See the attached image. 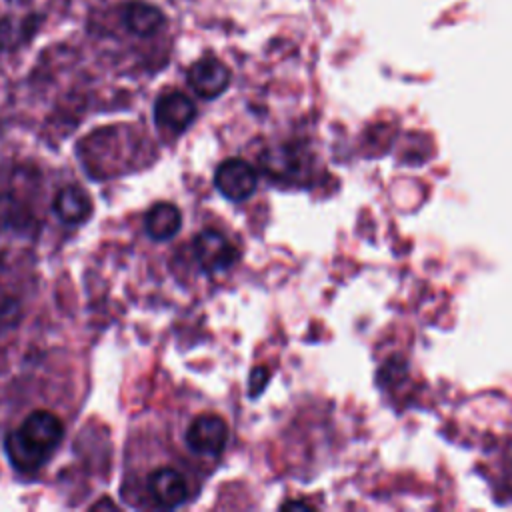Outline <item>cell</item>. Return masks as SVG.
Wrapping results in <instances>:
<instances>
[{
    "mask_svg": "<svg viewBox=\"0 0 512 512\" xmlns=\"http://www.w3.org/2000/svg\"><path fill=\"white\" fill-rule=\"evenodd\" d=\"M228 442V424L216 414L196 416L186 432V444L196 454L216 456Z\"/></svg>",
    "mask_w": 512,
    "mask_h": 512,
    "instance_id": "3",
    "label": "cell"
},
{
    "mask_svg": "<svg viewBox=\"0 0 512 512\" xmlns=\"http://www.w3.org/2000/svg\"><path fill=\"white\" fill-rule=\"evenodd\" d=\"M196 118L194 102L182 92L162 94L154 104V120L170 132H184Z\"/></svg>",
    "mask_w": 512,
    "mask_h": 512,
    "instance_id": "6",
    "label": "cell"
},
{
    "mask_svg": "<svg viewBox=\"0 0 512 512\" xmlns=\"http://www.w3.org/2000/svg\"><path fill=\"white\" fill-rule=\"evenodd\" d=\"M258 184L256 170L242 158L224 160L214 174V186L218 192L234 202H242L252 196Z\"/></svg>",
    "mask_w": 512,
    "mask_h": 512,
    "instance_id": "2",
    "label": "cell"
},
{
    "mask_svg": "<svg viewBox=\"0 0 512 512\" xmlns=\"http://www.w3.org/2000/svg\"><path fill=\"white\" fill-rule=\"evenodd\" d=\"M122 20L132 34L144 38L156 34L162 28L164 14L154 4H148L144 0H132L124 6Z\"/></svg>",
    "mask_w": 512,
    "mask_h": 512,
    "instance_id": "9",
    "label": "cell"
},
{
    "mask_svg": "<svg viewBox=\"0 0 512 512\" xmlns=\"http://www.w3.org/2000/svg\"><path fill=\"white\" fill-rule=\"evenodd\" d=\"M4 450H6V456L10 458L12 466L24 474H30V472H36L46 460H48V454L38 450L36 446H32L30 442H26L18 430L10 432L6 438H4Z\"/></svg>",
    "mask_w": 512,
    "mask_h": 512,
    "instance_id": "11",
    "label": "cell"
},
{
    "mask_svg": "<svg viewBox=\"0 0 512 512\" xmlns=\"http://www.w3.org/2000/svg\"><path fill=\"white\" fill-rule=\"evenodd\" d=\"M54 212L64 224H82L92 214V200L80 186H66L54 198Z\"/></svg>",
    "mask_w": 512,
    "mask_h": 512,
    "instance_id": "8",
    "label": "cell"
},
{
    "mask_svg": "<svg viewBox=\"0 0 512 512\" xmlns=\"http://www.w3.org/2000/svg\"><path fill=\"white\" fill-rule=\"evenodd\" d=\"M182 224V214L172 202H156L144 218L146 234L154 240H170Z\"/></svg>",
    "mask_w": 512,
    "mask_h": 512,
    "instance_id": "10",
    "label": "cell"
},
{
    "mask_svg": "<svg viewBox=\"0 0 512 512\" xmlns=\"http://www.w3.org/2000/svg\"><path fill=\"white\" fill-rule=\"evenodd\" d=\"M282 508H308V504H302V502H286Z\"/></svg>",
    "mask_w": 512,
    "mask_h": 512,
    "instance_id": "14",
    "label": "cell"
},
{
    "mask_svg": "<svg viewBox=\"0 0 512 512\" xmlns=\"http://www.w3.org/2000/svg\"><path fill=\"white\" fill-rule=\"evenodd\" d=\"M262 168L270 178H298L304 170V158L290 146H276L262 154Z\"/></svg>",
    "mask_w": 512,
    "mask_h": 512,
    "instance_id": "12",
    "label": "cell"
},
{
    "mask_svg": "<svg viewBox=\"0 0 512 512\" xmlns=\"http://www.w3.org/2000/svg\"><path fill=\"white\" fill-rule=\"evenodd\" d=\"M148 492L162 508H176L186 502L188 486L184 476L174 468H158L148 476Z\"/></svg>",
    "mask_w": 512,
    "mask_h": 512,
    "instance_id": "7",
    "label": "cell"
},
{
    "mask_svg": "<svg viewBox=\"0 0 512 512\" xmlns=\"http://www.w3.org/2000/svg\"><path fill=\"white\" fill-rule=\"evenodd\" d=\"M188 84L200 98L212 100V98H218L228 88L230 70L222 60H218L214 56H206V58L196 60L190 66Z\"/></svg>",
    "mask_w": 512,
    "mask_h": 512,
    "instance_id": "4",
    "label": "cell"
},
{
    "mask_svg": "<svg viewBox=\"0 0 512 512\" xmlns=\"http://www.w3.org/2000/svg\"><path fill=\"white\" fill-rule=\"evenodd\" d=\"M98 508H116V504L112 502V500H108V498H104L102 502H96L94 506H92V510H98Z\"/></svg>",
    "mask_w": 512,
    "mask_h": 512,
    "instance_id": "13",
    "label": "cell"
},
{
    "mask_svg": "<svg viewBox=\"0 0 512 512\" xmlns=\"http://www.w3.org/2000/svg\"><path fill=\"white\" fill-rule=\"evenodd\" d=\"M18 432L26 442H30L32 446H36L38 450H42L50 456L64 436V426L54 412L34 410L22 422Z\"/></svg>",
    "mask_w": 512,
    "mask_h": 512,
    "instance_id": "5",
    "label": "cell"
},
{
    "mask_svg": "<svg viewBox=\"0 0 512 512\" xmlns=\"http://www.w3.org/2000/svg\"><path fill=\"white\" fill-rule=\"evenodd\" d=\"M194 256L204 272H222L238 260V248L218 230H202L194 236Z\"/></svg>",
    "mask_w": 512,
    "mask_h": 512,
    "instance_id": "1",
    "label": "cell"
}]
</instances>
